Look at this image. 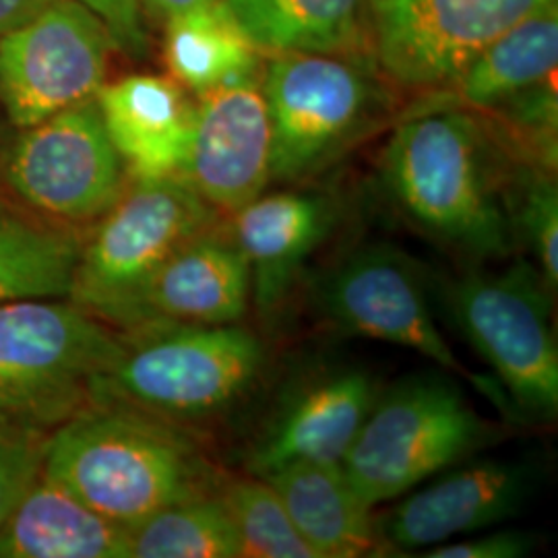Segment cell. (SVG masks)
Segmentation results:
<instances>
[{
  "label": "cell",
  "mask_w": 558,
  "mask_h": 558,
  "mask_svg": "<svg viewBox=\"0 0 558 558\" xmlns=\"http://www.w3.org/2000/svg\"><path fill=\"white\" fill-rule=\"evenodd\" d=\"M251 304L248 263L220 226L186 242L147 281L124 331L143 323L230 325Z\"/></svg>",
  "instance_id": "2e32d148"
},
{
  "label": "cell",
  "mask_w": 558,
  "mask_h": 558,
  "mask_svg": "<svg viewBox=\"0 0 558 558\" xmlns=\"http://www.w3.org/2000/svg\"><path fill=\"white\" fill-rule=\"evenodd\" d=\"M259 52L343 54L364 34L362 0H221Z\"/></svg>",
  "instance_id": "44dd1931"
},
{
  "label": "cell",
  "mask_w": 558,
  "mask_h": 558,
  "mask_svg": "<svg viewBox=\"0 0 558 558\" xmlns=\"http://www.w3.org/2000/svg\"><path fill=\"white\" fill-rule=\"evenodd\" d=\"M320 306L350 336L408 348L445 371L478 380L442 338L418 269L391 246H364L341 260L323 283Z\"/></svg>",
  "instance_id": "7c38bea8"
},
{
  "label": "cell",
  "mask_w": 558,
  "mask_h": 558,
  "mask_svg": "<svg viewBox=\"0 0 558 558\" xmlns=\"http://www.w3.org/2000/svg\"><path fill=\"white\" fill-rule=\"evenodd\" d=\"M41 472L124 530L223 478L184 424L117 401H92L59 424Z\"/></svg>",
  "instance_id": "6da1fadb"
},
{
  "label": "cell",
  "mask_w": 558,
  "mask_h": 558,
  "mask_svg": "<svg viewBox=\"0 0 558 558\" xmlns=\"http://www.w3.org/2000/svg\"><path fill=\"white\" fill-rule=\"evenodd\" d=\"M220 226L182 177L131 179L81 242L69 300L126 329L147 281L186 242Z\"/></svg>",
  "instance_id": "5b68a950"
},
{
  "label": "cell",
  "mask_w": 558,
  "mask_h": 558,
  "mask_svg": "<svg viewBox=\"0 0 558 558\" xmlns=\"http://www.w3.org/2000/svg\"><path fill=\"white\" fill-rule=\"evenodd\" d=\"M96 101L129 179L180 177L189 158L197 104L160 75L104 83Z\"/></svg>",
  "instance_id": "e0dca14e"
},
{
  "label": "cell",
  "mask_w": 558,
  "mask_h": 558,
  "mask_svg": "<svg viewBox=\"0 0 558 558\" xmlns=\"http://www.w3.org/2000/svg\"><path fill=\"white\" fill-rule=\"evenodd\" d=\"M129 558H242L239 532L218 493L180 500L126 530Z\"/></svg>",
  "instance_id": "d4e9b609"
},
{
  "label": "cell",
  "mask_w": 558,
  "mask_h": 558,
  "mask_svg": "<svg viewBox=\"0 0 558 558\" xmlns=\"http://www.w3.org/2000/svg\"><path fill=\"white\" fill-rule=\"evenodd\" d=\"M114 44L75 0H52L0 36V112L20 129L98 96Z\"/></svg>",
  "instance_id": "30bf717a"
},
{
  "label": "cell",
  "mask_w": 558,
  "mask_h": 558,
  "mask_svg": "<svg viewBox=\"0 0 558 558\" xmlns=\"http://www.w3.org/2000/svg\"><path fill=\"white\" fill-rule=\"evenodd\" d=\"M96 15L106 27L114 50L129 59L143 60L149 54V34L145 25L143 0H75Z\"/></svg>",
  "instance_id": "f1b7e54d"
},
{
  "label": "cell",
  "mask_w": 558,
  "mask_h": 558,
  "mask_svg": "<svg viewBox=\"0 0 558 558\" xmlns=\"http://www.w3.org/2000/svg\"><path fill=\"white\" fill-rule=\"evenodd\" d=\"M511 214L515 216V220L509 221L513 236L527 244L530 253L536 257L539 274L553 290H557L558 197L555 182L534 174L519 195L518 209L507 211V216Z\"/></svg>",
  "instance_id": "4316f807"
},
{
  "label": "cell",
  "mask_w": 558,
  "mask_h": 558,
  "mask_svg": "<svg viewBox=\"0 0 558 558\" xmlns=\"http://www.w3.org/2000/svg\"><path fill=\"white\" fill-rule=\"evenodd\" d=\"M214 0H143V7L151 9L154 13L161 15L163 20H170L180 13H186L191 9H197L203 4H209Z\"/></svg>",
  "instance_id": "1f68e13d"
},
{
  "label": "cell",
  "mask_w": 558,
  "mask_h": 558,
  "mask_svg": "<svg viewBox=\"0 0 558 558\" xmlns=\"http://www.w3.org/2000/svg\"><path fill=\"white\" fill-rule=\"evenodd\" d=\"M81 242L75 228L0 199V304L69 300Z\"/></svg>",
  "instance_id": "7402d4cb"
},
{
  "label": "cell",
  "mask_w": 558,
  "mask_h": 558,
  "mask_svg": "<svg viewBox=\"0 0 558 558\" xmlns=\"http://www.w3.org/2000/svg\"><path fill=\"white\" fill-rule=\"evenodd\" d=\"M371 373L339 366L294 383L248 451V474L265 478L294 463H336L379 398Z\"/></svg>",
  "instance_id": "9a60e30c"
},
{
  "label": "cell",
  "mask_w": 558,
  "mask_h": 558,
  "mask_svg": "<svg viewBox=\"0 0 558 558\" xmlns=\"http://www.w3.org/2000/svg\"><path fill=\"white\" fill-rule=\"evenodd\" d=\"M333 223L331 201L294 191L260 195L232 216V236L248 263L251 302L260 315L278 311Z\"/></svg>",
  "instance_id": "ac0fdd59"
},
{
  "label": "cell",
  "mask_w": 558,
  "mask_h": 558,
  "mask_svg": "<svg viewBox=\"0 0 558 558\" xmlns=\"http://www.w3.org/2000/svg\"><path fill=\"white\" fill-rule=\"evenodd\" d=\"M532 493L534 470L521 461L482 459L447 468L439 478L405 493L387 518L377 521L380 546L422 553L490 530L515 518Z\"/></svg>",
  "instance_id": "5bb4252c"
},
{
  "label": "cell",
  "mask_w": 558,
  "mask_h": 558,
  "mask_svg": "<svg viewBox=\"0 0 558 558\" xmlns=\"http://www.w3.org/2000/svg\"><path fill=\"white\" fill-rule=\"evenodd\" d=\"M163 59L172 80L197 98L259 71V50L221 0L166 20Z\"/></svg>",
  "instance_id": "cb8c5ba5"
},
{
  "label": "cell",
  "mask_w": 558,
  "mask_h": 558,
  "mask_svg": "<svg viewBox=\"0 0 558 558\" xmlns=\"http://www.w3.org/2000/svg\"><path fill=\"white\" fill-rule=\"evenodd\" d=\"M265 364L263 339L240 323H143L122 336L119 359L96 383L94 401L186 426L234 410L253 393Z\"/></svg>",
  "instance_id": "3957f363"
},
{
  "label": "cell",
  "mask_w": 558,
  "mask_h": 558,
  "mask_svg": "<svg viewBox=\"0 0 558 558\" xmlns=\"http://www.w3.org/2000/svg\"><path fill=\"white\" fill-rule=\"evenodd\" d=\"M0 174L29 211L71 228L101 218L129 180L96 98L20 129Z\"/></svg>",
  "instance_id": "9c48e42d"
},
{
  "label": "cell",
  "mask_w": 558,
  "mask_h": 558,
  "mask_svg": "<svg viewBox=\"0 0 558 558\" xmlns=\"http://www.w3.org/2000/svg\"><path fill=\"white\" fill-rule=\"evenodd\" d=\"M550 292L538 267L518 259L500 271L465 274L447 294L461 333L495 371L519 416L530 422H553L558 412Z\"/></svg>",
  "instance_id": "52a82bcc"
},
{
  "label": "cell",
  "mask_w": 558,
  "mask_h": 558,
  "mask_svg": "<svg viewBox=\"0 0 558 558\" xmlns=\"http://www.w3.org/2000/svg\"><path fill=\"white\" fill-rule=\"evenodd\" d=\"M271 122V179L317 174L368 129L377 94L336 54H274L260 81Z\"/></svg>",
  "instance_id": "ba28073f"
},
{
  "label": "cell",
  "mask_w": 558,
  "mask_h": 558,
  "mask_svg": "<svg viewBox=\"0 0 558 558\" xmlns=\"http://www.w3.org/2000/svg\"><path fill=\"white\" fill-rule=\"evenodd\" d=\"M534 536L521 530H495L470 534L465 539L442 542L420 553L426 558H523L534 553Z\"/></svg>",
  "instance_id": "f546056e"
},
{
  "label": "cell",
  "mask_w": 558,
  "mask_h": 558,
  "mask_svg": "<svg viewBox=\"0 0 558 558\" xmlns=\"http://www.w3.org/2000/svg\"><path fill=\"white\" fill-rule=\"evenodd\" d=\"M216 493L239 532L244 557L317 558L267 480L253 474L246 478L223 476Z\"/></svg>",
  "instance_id": "484cf974"
},
{
  "label": "cell",
  "mask_w": 558,
  "mask_h": 558,
  "mask_svg": "<svg viewBox=\"0 0 558 558\" xmlns=\"http://www.w3.org/2000/svg\"><path fill=\"white\" fill-rule=\"evenodd\" d=\"M557 0H362L383 71L412 89L453 85L484 48Z\"/></svg>",
  "instance_id": "8fae6325"
},
{
  "label": "cell",
  "mask_w": 558,
  "mask_h": 558,
  "mask_svg": "<svg viewBox=\"0 0 558 558\" xmlns=\"http://www.w3.org/2000/svg\"><path fill=\"white\" fill-rule=\"evenodd\" d=\"M122 336L66 299L0 304V420L54 430L94 401Z\"/></svg>",
  "instance_id": "277c9868"
},
{
  "label": "cell",
  "mask_w": 558,
  "mask_h": 558,
  "mask_svg": "<svg viewBox=\"0 0 558 558\" xmlns=\"http://www.w3.org/2000/svg\"><path fill=\"white\" fill-rule=\"evenodd\" d=\"M180 177L228 218L263 195L271 180V122L257 75L201 96Z\"/></svg>",
  "instance_id": "4fadbf2b"
},
{
  "label": "cell",
  "mask_w": 558,
  "mask_h": 558,
  "mask_svg": "<svg viewBox=\"0 0 558 558\" xmlns=\"http://www.w3.org/2000/svg\"><path fill=\"white\" fill-rule=\"evenodd\" d=\"M46 437L0 420V525L40 476Z\"/></svg>",
  "instance_id": "83f0119b"
},
{
  "label": "cell",
  "mask_w": 558,
  "mask_h": 558,
  "mask_svg": "<svg viewBox=\"0 0 558 558\" xmlns=\"http://www.w3.org/2000/svg\"><path fill=\"white\" fill-rule=\"evenodd\" d=\"M317 558L371 557L380 548L373 507L336 463H294L265 476Z\"/></svg>",
  "instance_id": "d6986e66"
},
{
  "label": "cell",
  "mask_w": 558,
  "mask_h": 558,
  "mask_svg": "<svg viewBox=\"0 0 558 558\" xmlns=\"http://www.w3.org/2000/svg\"><path fill=\"white\" fill-rule=\"evenodd\" d=\"M557 62L558 2H550L484 48L453 87L465 106L497 110L555 77Z\"/></svg>",
  "instance_id": "603a6c76"
},
{
  "label": "cell",
  "mask_w": 558,
  "mask_h": 558,
  "mask_svg": "<svg viewBox=\"0 0 558 558\" xmlns=\"http://www.w3.org/2000/svg\"><path fill=\"white\" fill-rule=\"evenodd\" d=\"M0 558H129L126 530L40 472L0 525Z\"/></svg>",
  "instance_id": "ffe728a7"
},
{
  "label": "cell",
  "mask_w": 558,
  "mask_h": 558,
  "mask_svg": "<svg viewBox=\"0 0 558 558\" xmlns=\"http://www.w3.org/2000/svg\"><path fill=\"white\" fill-rule=\"evenodd\" d=\"M493 437L461 389L420 375L379 393L341 470L373 509L399 499L478 451Z\"/></svg>",
  "instance_id": "8992f818"
},
{
  "label": "cell",
  "mask_w": 558,
  "mask_h": 558,
  "mask_svg": "<svg viewBox=\"0 0 558 558\" xmlns=\"http://www.w3.org/2000/svg\"><path fill=\"white\" fill-rule=\"evenodd\" d=\"M383 177L401 214L430 239L476 259L511 251L493 141L472 114L403 120L385 147Z\"/></svg>",
  "instance_id": "7a4b0ae2"
},
{
  "label": "cell",
  "mask_w": 558,
  "mask_h": 558,
  "mask_svg": "<svg viewBox=\"0 0 558 558\" xmlns=\"http://www.w3.org/2000/svg\"><path fill=\"white\" fill-rule=\"evenodd\" d=\"M52 0H0V36L32 20Z\"/></svg>",
  "instance_id": "4dcf8cb0"
}]
</instances>
